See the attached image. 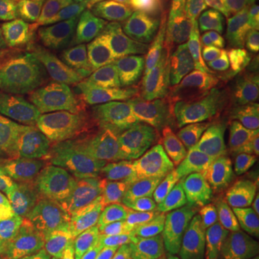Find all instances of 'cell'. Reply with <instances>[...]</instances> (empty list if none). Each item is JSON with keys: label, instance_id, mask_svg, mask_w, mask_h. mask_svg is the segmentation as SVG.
<instances>
[{"label": "cell", "instance_id": "cell-14", "mask_svg": "<svg viewBox=\"0 0 259 259\" xmlns=\"http://www.w3.org/2000/svg\"><path fill=\"white\" fill-rule=\"evenodd\" d=\"M187 30L223 44L250 42L259 33V10L223 0H206L182 15Z\"/></svg>", "mask_w": 259, "mask_h": 259}, {"label": "cell", "instance_id": "cell-8", "mask_svg": "<svg viewBox=\"0 0 259 259\" xmlns=\"http://www.w3.org/2000/svg\"><path fill=\"white\" fill-rule=\"evenodd\" d=\"M173 239L164 225L114 222L81 229L72 243L78 259H167Z\"/></svg>", "mask_w": 259, "mask_h": 259}, {"label": "cell", "instance_id": "cell-23", "mask_svg": "<svg viewBox=\"0 0 259 259\" xmlns=\"http://www.w3.org/2000/svg\"><path fill=\"white\" fill-rule=\"evenodd\" d=\"M246 62L259 75V33L250 40L246 51Z\"/></svg>", "mask_w": 259, "mask_h": 259}, {"label": "cell", "instance_id": "cell-25", "mask_svg": "<svg viewBox=\"0 0 259 259\" xmlns=\"http://www.w3.org/2000/svg\"><path fill=\"white\" fill-rule=\"evenodd\" d=\"M44 259H78L71 252H56V250H47V255Z\"/></svg>", "mask_w": 259, "mask_h": 259}, {"label": "cell", "instance_id": "cell-17", "mask_svg": "<svg viewBox=\"0 0 259 259\" xmlns=\"http://www.w3.org/2000/svg\"><path fill=\"white\" fill-rule=\"evenodd\" d=\"M85 2L37 0L35 5V32L56 45H71L82 25Z\"/></svg>", "mask_w": 259, "mask_h": 259}, {"label": "cell", "instance_id": "cell-11", "mask_svg": "<svg viewBox=\"0 0 259 259\" xmlns=\"http://www.w3.org/2000/svg\"><path fill=\"white\" fill-rule=\"evenodd\" d=\"M173 100L179 125L187 141L210 130L225 127L232 120L212 74L203 65L179 83Z\"/></svg>", "mask_w": 259, "mask_h": 259}, {"label": "cell", "instance_id": "cell-27", "mask_svg": "<svg viewBox=\"0 0 259 259\" xmlns=\"http://www.w3.org/2000/svg\"><path fill=\"white\" fill-rule=\"evenodd\" d=\"M148 2L150 5H153V6H160V5H168V3H175L177 5L179 3V0H146Z\"/></svg>", "mask_w": 259, "mask_h": 259}, {"label": "cell", "instance_id": "cell-18", "mask_svg": "<svg viewBox=\"0 0 259 259\" xmlns=\"http://www.w3.org/2000/svg\"><path fill=\"white\" fill-rule=\"evenodd\" d=\"M175 8H176L175 3L160 5V6H153V5L144 6L143 9L125 16L107 35L95 40L90 48V51L114 47L118 44L146 36L150 33H157L168 22V19L175 12Z\"/></svg>", "mask_w": 259, "mask_h": 259}, {"label": "cell", "instance_id": "cell-16", "mask_svg": "<svg viewBox=\"0 0 259 259\" xmlns=\"http://www.w3.org/2000/svg\"><path fill=\"white\" fill-rule=\"evenodd\" d=\"M147 6L146 0H93L85 10L82 25L74 42L62 48V55L72 62L79 52L90 51L95 40L107 35L115 25L131 13Z\"/></svg>", "mask_w": 259, "mask_h": 259}, {"label": "cell", "instance_id": "cell-15", "mask_svg": "<svg viewBox=\"0 0 259 259\" xmlns=\"http://www.w3.org/2000/svg\"><path fill=\"white\" fill-rule=\"evenodd\" d=\"M179 164L206 176H241L235 140L228 125L189 140L173 158Z\"/></svg>", "mask_w": 259, "mask_h": 259}, {"label": "cell", "instance_id": "cell-6", "mask_svg": "<svg viewBox=\"0 0 259 259\" xmlns=\"http://www.w3.org/2000/svg\"><path fill=\"white\" fill-rule=\"evenodd\" d=\"M157 33L118 44L76 59L75 69L88 93L118 100L134 93L147 75Z\"/></svg>", "mask_w": 259, "mask_h": 259}, {"label": "cell", "instance_id": "cell-13", "mask_svg": "<svg viewBox=\"0 0 259 259\" xmlns=\"http://www.w3.org/2000/svg\"><path fill=\"white\" fill-rule=\"evenodd\" d=\"M122 118L140 136L154 143L166 156L183 148L186 140L179 125L170 88H157L130 100L122 108Z\"/></svg>", "mask_w": 259, "mask_h": 259}, {"label": "cell", "instance_id": "cell-19", "mask_svg": "<svg viewBox=\"0 0 259 259\" xmlns=\"http://www.w3.org/2000/svg\"><path fill=\"white\" fill-rule=\"evenodd\" d=\"M231 130L242 173H259V111H252L232 118Z\"/></svg>", "mask_w": 259, "mask_h": 259}, {"label": "cell", "instance_id": "cell-7", "mask_svg": "<svg viewBox=\"0 0 259 259\" xmlns=\"http://www.w3.org/2000/svg\"><path fill=\"white\" fill-rule=\"evenodd\" d=\"M154 175L167 202L182 210L259 199V175L206 176L194 173L175 160L154 167Z\"/></svg>", "mask_w": 259, "mask_h": 259}, {"label": "cell", "instance_id": "cell-31", "mask_svg": "<svg viewBox=\"0 0 259 259\" xmlns=\"http://www.w3.org/2000/svg\"><path fill=\"white\" fill-rule=\"evenodd\" d=\"M255 259H259V256H256V258H255Z\"/></svg>", "mask_w": 259, "mask_h": 259}, {"label": "cell", "instance_id": "cell-12", "mask_svg": "<svg viewBox=\"0 0 259 259\" xmlns=\"http://www.w3.org/2000/svg\"><path fill=\"white\" fill-rule=\"evenodd\" d=\"M203 66L212 74L231 118L259 111V75L248 65L241 48L232 44L214 48Z\"/></svg>", "mask_w": 259, "mask_h": 259}, {"label": "cell", "instance_id": "cell-28", "mask_svg": "<svg viewBox=\"0 0 259 259\" xmlns=\"http://www.w3.org/2000/svg\"><path fill=\"white\" fill-rule=\"evenodd\" d=\"M253 204H255V206H256V207H258V209H259V199H256V200H253Z\"/></svg>", "mask_w": 259, "mask_h": 259}, {"label": "cell", "instance_id": "cell-4", "mask_svg": "<svg viewBox=\"0 0 259 259\" xmlns=\"http://www.w3.org/2000/svg\"><path fill=\"white\" fill-rule=\"evenodd\" d=\"M54 100L62 102L71 110L108 161L131 168L156 167L166 161L164 151L140 136L93 97L78 90L61 87L55 91Z\"/></svg>", "mask_w": 259, "mask_h": 259}, {"label": "cell", "instance_id": "cell-20", "mask_svg": "<svg viewBox=\"0 0 259 259\" xmlns=\"http://www.w3.org/2000/svg\"><path fill=\"white\" fill-rule=\"evenodd\" d=\"M37 0H0V39L20 42L33 37Z\"/></svg>", "mask_w": 259, "mask_h": 259}, {"label": "cell", "instance_id": "cell-5", "mask_svg": "<svg viewBox=\"0 0 259 259\" xmlns=\"http://www.w3.org/2000/svg\"><path fill=\"white\" fill-rule=\"evenodd\" d=\"M185 229L202 256H259V209L253 203L228 202L196 209L185 216Z\"/></svg>", "mask_w": 259, "mask_h": 259}, {"label": "cell", "instance_id": "cell-26", "mask_svg": "<svg viewBox=\"0 0 259 259\" xmlns=\"http://www.w3.org/2000/svg\"><path fill=\"white\" fill-rule=\"evenodd\" d=\"M223 2H229L233 5H238V6L259 10V0H223Z\"/></svg>", "mask_w": 259, "mask_h": 259}, {"label": "cell", "instance_id": "cell-9", "mask_svg": "<svg viewBox=\"0 0 259 259\" xmlns=\"http://www.w3.org/2000/svg\"><path fill=\"white\" fill-rule=\"evenodd\" d=\"M213 49L212 40L192 33L180 20H168L157 33L151 68L140 88L151 91L182 83L204 64Z\"/></svg>", "mask_w": 259, "mask_h": 259}, {"label": "cell", "instance_id": "cell-10", "mask_svg": "<svg viewBox=\"0 0 259 259\" xmlns=\"http://www.w3.org/2000/svg\"><path fill=\"white\" fill-rule=\"evenodd\" d=\"M3 64L13 91L36 95L64 87L69 64L62 51L44 37H29L3 51Z\"/></svg>", "mask_w": 259, "mask_h": 259}, {"label": "cell", "instance_id": "cell-2", "mask_svg": "<svg viewBox=\"0 0 259 259\" xmlns=\"http://www.w3.org/2000/svg\"><path fill=\"white\" fill-rule=\"evenodd\" d=\"M58 197L83 228L114 222L164 225V210L136 168L105 163L61 185Z\"/></svg>", "mask_w": 259, "mask_h": 259}, {"label": "cell", "instance_id": "cell-24", "mask_svg": "<svg viewBox=\"0 0 259 259\" xmlns=\"http://www.w3.org/2000/svg\"><path fill=\"white\" fill-rule=\"evenodd\" d=\"M202 2H206V0H179V3L175 8V12L173 15H176L177 18H182V15L185 13L186 10L190 9L192 6L197 5V3H202Z\"/></svg>", "mask_w": 259, "mask_h": 259}, {"label": "cell", "instance_id": "cell-29", "mask_svg": "<svg viewBox=\"0 0 259 259\" xmlns=\"http://www.w3.org/2000/svg\"><path fill=\"white\" fill-rule=\"evenodd\" d=\"M68 2H85V3H88L90 0H68Z\"/></svg>", "mask_w": 259, "mask_h": 259}, {"label": "cell", "instance_id": "cell-3", "mask_svg": "<svg viewBox=\"0 0 259 259\" xmlns=\"http://www.w3.org/2000/svg\"><path fill=\"white\" fill-rule=\"evenodd\" d=\"M0 228L56 252H71L82 229L72 213L45 193L5 182H0Z\"/></svg>", "mask_w": 259, "mask_h": 259}, {"label": "cell", "instance_id": "cell-30", "mask_svg": "<svg viewBox=\"0 0 259 259\" xmlns=\"http://www.w3.org/2000/svg\"><path fill=\"white\" fill-rule=\"evenodd\" d=\"M202 259H219V258H214V256H202Z\"/></svg>", "mask_w": 259, "mask_h": 259}, {"label": "cell", "instance_id": "cell-22", "mask_svg": "<svg viewBox=\"0 0 259 259\" xmlns=\"http://www.w3.org/2000/svg\"><path fill=\"white\" fill-rule=\"evenodd\" d=\"M13 88H12V83H10L8 74H6V69H5V64H3V58L0 56V104L6 100H9L13 97Z\"/></svg>", "mask_w": 259, "mask_h": 259}, {"label": "cell", "instance_id": "cell-1", "mask_svg": "<svg viewBox=\"0 0 259 259\" xmlns=\"http://www.w3.org/2000/svg\"><path fill=\"white\" fill-rule=\"evenodd\" d=\"M91 158V139L65 104L35 95L0 104L2 182L55 187L78 176Z\"/></svg>", "mask_w": 259, "mask_h": 259}, {"label": "cell", "instance_id": "cell-21", "mask_svg": "<svg viewBox=\"0 0 259 259\" xmlns=\"http://www.w3.org/2000/svg\"><path fill=\"white\" fill-rule=\"evenodd\" d=\"M47 250L0 228V259H44Z\"/></svg>", "mask_w": 259, "mask_h": 259}]
</instances>
